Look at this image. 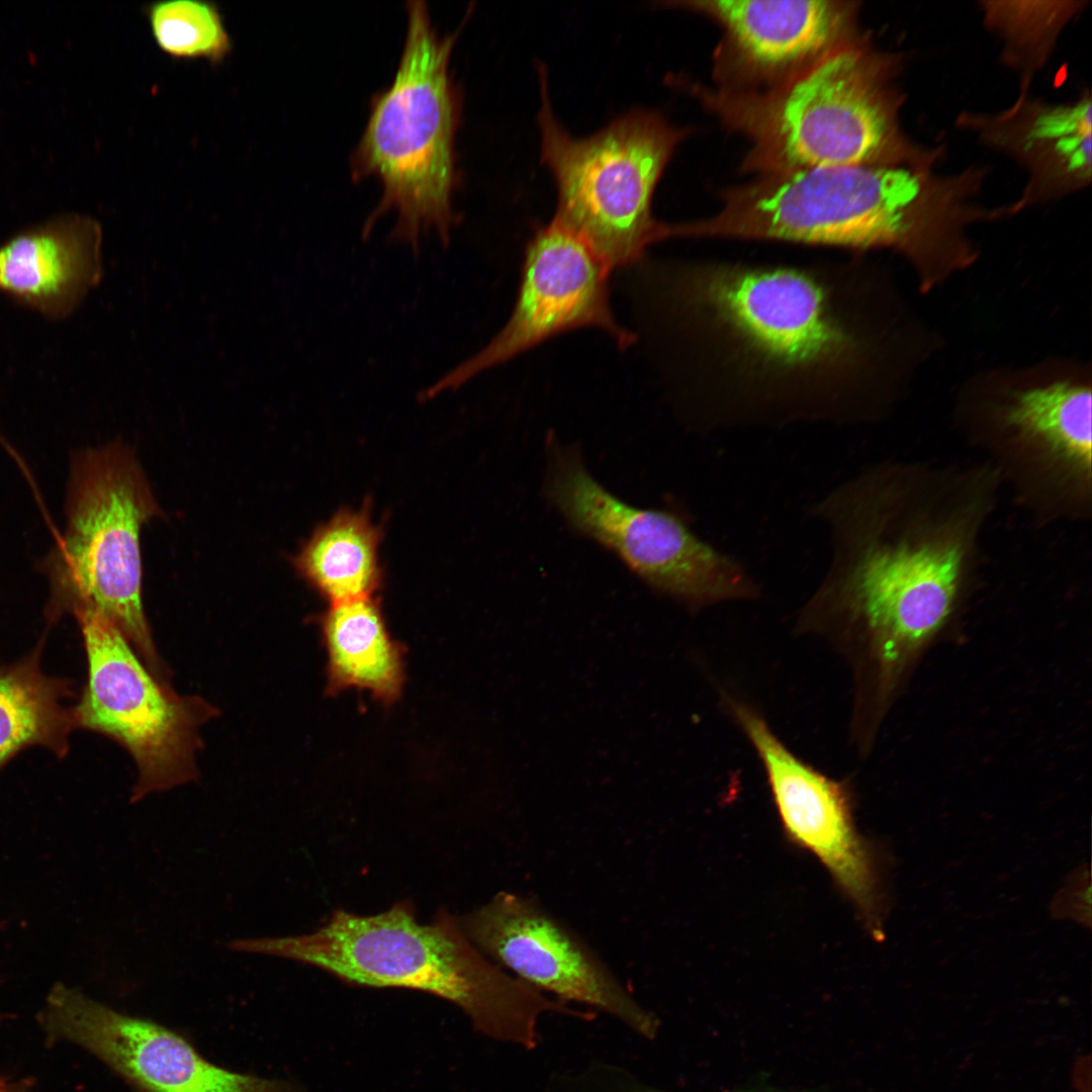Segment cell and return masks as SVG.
Wrapping results in <instances>:
<instances>
[{"label": "cell", "mask_w": 1092, "mask_h": 1092, "mask_svg": "<svg viewBox=\"0 0 1092 1092\" xmlns=\"http://www.w3.org/2000/svg\"><path fill=\"white\" fill-rule=\"evenodd\" d=\"M850 263L699 260L666 268L661 305L684 406L703 429L854 424L881 412L876 348Z\"/></svg>", "instance_id": "obj_1"}, {"label": "cell", "mask_w": 1092, "mask_h": 1092, "mask_svg": "<svg viewBox=\"0 0 1092 1092\" xmlns=\"http://www.w3.org/2000/svg\"><path fill=\"white\" fill-rule=\"evenodd\" d=\"M1002 486L983 460L888 459L813 506L832 557L806 617L863 631L891 669L936 633L978 582Z\"/></svg>", "instance_id": "obj_2"}, {"label": "cell", "mask_w": 1092, "mask_h": 1092, "mask_svg": "<svg viewBox=\"0 0 1092 1092\" xmlns=\"http://www.w3.org/2000/svg\"><path fill=\"white\" fill-rule=\"evenodd\" d=\"M226 946L313 966L356 986L435 995L459 1007L482 1035L526 1051L541 1043L548 1014L592 1018L495 965L445 909L423 924L406 900L374 915L336 910L310 933L233 939Z\"/></svg>", "instance_id": "obj_3"}, {"label": "cell", "mask_w": 1092, "mask_h": 1092, "mask_svg": "<svg viewBox=\"0 0 1092 1092\" xmlns=\"http://www.w3.org/2000/svg\"><path fill=\"white\" fill-rule=\"evenodd\" d=\"M710 217L677 223V238L777 241L856 251L890 248L916 267L922 283L953 264L959 235L926 201L915 173L852 165L758 175L729 188Z\"/></svg>", "instance_id": "obj_4"}, {"label": "cell", "mask_w": 1092, "mask_h": 1092, "mask_svg": "<svg viewBox=\"0 0 1092 1092\" xmlns=\"http://www.w3.org/2000/svg\"><path fill=\"white\" fill-rule=\"evenodd\" d=\"M406 13L397 71L390 86L373 99L351 156V173L354 181L373 176L382 185V196L363 225V239L378 219L394 211L388 242L419 254L431 234L447 247L460 220L453 194L459 181L455 136L461 96L449 64L462 27L440 36L424 1H408Z\"/></svg>", "instance_id": "obj_5"}, {"label": "cell", "mask_w": 1092, "mask_h": 1092, "mask_svg": "<svg viewBox=\"0 0 1092 1092\" xmlns=\"http://www.w3.org/2000/svg\"><path fill=\"white\" fill-rule=\"evenodd\" d=\"M882 73L856 37L768 87L731 90L680 83L727 128L749 141L742 170L764 175L881 165L893 141Z\"/></svg>", "instance_id": "obj_6"}, {"label": "cell", "mask_w": 1092, "mask_h": 1092, "mask_svg": "<svg viewBox=\"0 0 1092 1092\" xmlns=\"http://www.w3.org/2000/svg\"><path fill=\"white\" fill-rule=\"evenodd\" d=\"M541 161L557 188L553 220L580 238L610 268L630 265L664 223L652 216L655 188L676 147L688 134L662 114L637 109L598 132L570 135L555 117L546 67L538 65Z\"/></svg>", "instance_id": "obj_7"}, {"label": "cell", "mask_w": 1092, "mask_h": 1092, "mask_svg": "<svg viewBox=\"0 0 1092 1092\" xmlns=\"http://www.w3.org/2000/svg\"><path fill=\"white\" fill-rule=\"evenodd\" d=\"M160 509L132 453L120 444L74 464L61 545L59 584L72 610L113 623L148 669L165 681L142 604L140 531Z\"/></svg>", "instance_id": "obj_8"}, {"label": "cell", "mask_w": 1092, "mask_h": 1092, "mask_svg": "<svg viewBox=\"0 0 1092 1092\" xmlns=\"http://www.w3.org/2000/svg\"><path fill=\"white\" fill-rule=\"evenodd\" d=\"M969 446L1036 526L1092 518V395L1056 381L1011 391L968 411Z\"/></svg>", "instance_id": "obj_9"}, {"label": "cell", "mask_w": 1092, "mask_h": 1092, "mask_svg": "<svg viewBox=\"0 0 1092 1092\" xmlns=\"http://www.w3.org/2000/svg\"><path fill=\"white\" fill-rule=\"evenodd\" d=\"M545 493L578 533L613 551L653 589L692 608L752 599L745 567L699 539L671 513L628 505L606 489L573 446L547 442Z\"/></svg>", "instance_id": "obj_10"}, {"label": "cell", "mask_w": 1092, "mask_h": 1092, "mask_svg": "<svg viewBox=\"0 0 1092 1092\" xmlns=\"http://www.w3.org/2000/svg\"><path fill=\"white\" fill-rule=\"evenodd\" d=\"M88 658V682L73 709L75 727L111 737L131 754L138 780L130 801L196 780L198 728L216 710L198 697L175 694L99 612L73 610Z\"/></svg>", "instance_id": "obj_11"}, {"label": "cell", "mask_w": 1092, "mask_h": 1092, "mask_svg": "<svg viewBox=\"0 0 1092 1092\" xmlns=\"http://www.w3.org/2000/svg\"><path fill=\"white\" fill-rule=\"evenodd\" d=\"M457 920L486 958L518 980L566 1004L602 1012L644 1039L656 1037V1015L536 899L502 891Z\"/></svg>", "instance_id": "obj_12"}, {"label": "cell", "mask_w": 1092, "mask_h": 1092, "mask_svg": "<svg viewBox=\"0 0 1092 1092\" xmlns=\"http://www.w3.org/2000/svg\"><path fill=\"white\" fill-rule=\"evenodd\" d=\"M575 234L552 220L526 248L513 312L502 331L479 352L419 395L422 401L454 391L473 377L561 333L603 330L621 346L633 335L615 321L609 304V271Z\"/></svg>", "instance_id": "obj_13"}, {"label": "cell", "mask_w": 1092, "mask_h": 1092, "mask_svg": "<svg viewBox=\"0 0 1092 1092\" xmlns=\"http://www.w3.org/2000/svg\"><path fill=\"white\" fill-rule=\"evenodd\" d=\"M728 703L762 761L786 836L825 867L868 930L882 937L887 898L880 857L856 830L847 787L794 755L749 707Z\"/></svg>", "instance_id": "obj_14"}, {"label": "cell", "mask_w": 1092, "mask_h": 1092, "mask_svg": "<svg viewBox=\"0 0 1092 1092\" xmlns=\"http://www.w3.org/2000/svg\"><path fill=\"white\" fill-rule=\"evenodd\" d=\"M41 1022L49 1035L81 1045L139 1092H298L282 1081L215 1066L172 1030L60 983L49 993Z\"/></svg>", "instance_id": "obj_15"}, {"label": "cell", "mask_w": 1092, "mask_h": 1092, "mask_svg": "<svg viewBox=\"0 0 1092 1092\" xmlns=\"http://www.w3.org/2000/svg\"><path fill=\"white\" fill-rule=\"evenodd\" d=\"M668 7L707 16L723 29L715 55L718 88L778 84L857 37L856 3L839 0H693Z\"/></svg>", "instance_id": "obj_16"}, {"label": "cell", "mask_w": 1092, "mask_h": 1092, "mask_svg": "<svg viewBox=\"0 0 1092 1092\" xmlns=\"http://www.w3.org/2000/svg\"><path fill=\"white\" fill-rule=\"evenodd\" d=\"M101 242L99 222L76 213L23 230L0 245V292L64 318L102 277Z\"/></svg>", "instance_id": "obj_17"}, {"label": "cell", "mask_w": 1092, "mask_h": 1092, "mask_svg": "<svg viewBox=\"0 0 1092 1092\" xmlns=\"http://www.w3.org/2000/svg\"><path fill=\"white\" fill-rule=\"evenodd\" d=\"M379 539L366 512L341 511L316 529L295 566L332 604L367 598L380 582Z\"/></svg>", "instance_id": "obj_18"}, {"label": "cell", "mask_w": 1092, "mask_h": 1092, "mask_svg": "<svg viewBox=\"0 0 1092 1092\" xmlns=\"http://www.w3.org/2000/svg\"><path fill=\"white\" fill-rule=\"evenodd\" d=\"M324 631L332 678L338 686L368 689L384 699L396 696L401 682L399 654L370 597L333 603Z\"/></svg>", "instance_id": "obj_19"}, {"label": "cell", "mask_w": 1092, "mask_h": 1092, "mask_svg": "<svg viewBox=\"0 0 1092 1092\" xmlns=\"http://www.w3.org/2000/svg\"><path fill=\"white\" fill-rule=\"evenodd\" d=\"M65 695V685L47 677L32 656L0 669V769L31 745L66 753L75 724L73 710L62 704Z\"/></svg>", "instance_id": "obj_20"}, {"label": "cell", "mask_w": 1092, "mask_h": 1092, "mask_svg": "<svg viewBox=\"0 0 1092 1092\" xmlns=\"http://www.w3.org/2000/svg\"><path fill=\"white\" fill-rule=\"evenodd\" d=\"M158 48L176 60L220 64L233 49L217 5L205 0H165L146 7Z\"/></svg>", "instance_id": "obj_21"}, {"label": "cell", "mask_w": 1092, "mask_h": 1092, "mask_svg": "<svg viewBox=\"0 0 1092 1092\" xmlns=\"http://www.w3.org/2000/svg\"><path fill=\"white\" fill-rule=\"evenodd\" d=\"M1091 101L1083 98L1039 112L1029 124L1024 150L1052 163L1063 176L1084 181L1091 175Z\"/></svg>", "instance_id": "obj_22"}, {"label": "cell", "mask_w": 1092, "mask_h": 1092, "mask_svg": "<svg viewBox=\"0 0 1092 1092\" xmlns=\"http://www.w3.org/2000/svg\"><path fill=\"white\" fill-rule=\"evenodd\" d=\"M1090 888L1089 869L1081 867L1055 897L1053 914L1059 918L1074 919L1090 927Z\"/></svg>", "instance_id": "obj_23"}, {"label": "cell", "mask_w": 1092, "mask_h": 1092, "mask_svg": "<svg viewBox=\"0 0 1092 1092\" xmlns=\"http://www.w3.org/2000/svg\"><path fill=\"white\" fill-rule=\"evenodd\" d=\"M578 1092H670L651 1086L629 1071L600 1064L584 1079Z\"/></svg>", "instance_id": "obj_24"}]
</instances>
